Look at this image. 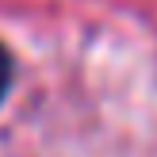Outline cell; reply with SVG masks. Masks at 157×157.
<instances>
[{
    "label": "cell",
    "instance_id": "1",
    "mask_svg": "<svg viewBox=\"0 0 157 157\" xmlns=\"http://www.w3.org/2000/svg\"><path fill=\"white\" fill-rule=\"evenodd\" d=\"M8 84H12V58H8V50L0 46V100H4Z\"/></svg>",
    "mask_w": 157,
    "mask_h": 157
}]
</instances>
